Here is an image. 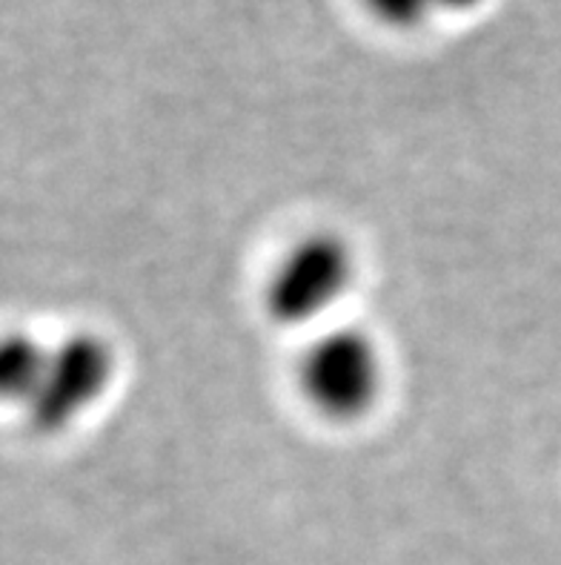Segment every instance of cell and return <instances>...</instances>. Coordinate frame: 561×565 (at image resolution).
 Here are the masks:
<instances>
[{"label": "cell", "mask_w": 561, "mask_h": 565, "mask_svg": "<svg viewBox=\"0 0 561 565\" xmlns=\"http://www.w3.org/2000/svg\"><path fill=\"white\" fill-rule=\"evenodd\" d=\"M115 371L118 356L98 333H72L50 344L43 380L23 419L37 437L64 434L109 394Z\"/></svg>", "instance_id": "cell-3"}, {"label": "cell", "mask_w": 561, "mask_h": 565, "mask_svg": "<svg viewBox=\"0 0 561 565\" xmlns=\"http://www.w3.org/2000/svg\"><path fill=\"white\" fill-rule=\"evenodd\" d=\"M435 12L439 9H450V12H470V9H476L482 0H433Z\"/></svg>", "instance_id": "cell-6"}, {"label": "cell", "mask_w": 561, "mask_h": 565, "mask_svg": "<svg viewBox=\"0 0 561 565\" xmlns=\"http://www.w3.org/2000/svg\"><path fill=\"white\" fill-rule=\"evenodd\" d=\"M356 281V253L338 233H310L281 256L263 287V308L284 328L319 322Z\"/></svg>", "instance_id": "cell-1"}, {"label": "cell", "mask_w": 561, "mask_h": 565, "mask_svg": "<svg viewBox=\"0 0 561 565\" xmlns=\"http://www.w3.org/2000/svg\"><path fill=\"white\" fill-rule=\"evenodd\" d=\"M299 385L321 416L333 423H356L370 414L381 394V351L364 330H330L304 351Z\"/></svg>", "instance_id": "cell-2"}, {"label": "cell", "mask_w": 561, "mask_h": 565, "mask_svg": "<svg viewBox=\"0 0 561 565\" xmlns=\"http://www.w3.org/2000/svg\"><path fill=\"white\" fill-rule=\"evenodd\" d=\"M364 7L373 18L392 29H412L435 12L433 0H364Z\"/></svg>", "instance_id": "cell-5"}, {"label": "cell", "mask_w": 561, "mask_h": 565, "mask_svg": "<svg viewBox=\"0 0 561 565\" xmlns=\"http://www.w3.org/2000/svg\"><path fill=\"white\" fill-rule=\"evenodd\" d=\"M50 359V344L41 339L12 330L0 337V408L26 411L35 399L43 380V367Z\"/></svg>", "instance_id": "cell-4"}]
</instances>
